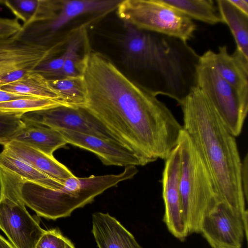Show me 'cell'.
Here are the masks:
<instances>
[{
  "label": "cell",
  "mask_w": 248,
  "mask_h": 248,
  "mask_svg": "<svg viewBox=\"0 0 248 248\" xmlns=\"http://www.w3.org/2000/svg\"><path fill=\"white\" fill-rule=\"evenodd\" d=\"M0 167L17 175L26 181L51 189L61 187L64 182H61L49 177L23 160L3 150L0 152Z\"/></svg>",
  "instance_id": "cell-22"
},
{
  "label": "cell",
  "mask_w": 248,
  "mask_h": 248,
  "mask_svg": "<svg viewBox=\"0 0 248 248\" xmlns=\"http://www.w3.org/2000/svg\"><path fill=\"white\" fill-rule=\"evenodd\" d=\"M57 91L66 106L83 108L86 103V93L81 76L48 80Z\"/></svg>",
  "instance_id": "cell-24"
},
{
  "label": "cell",
  "mask_w": 248,
  "mask_h": 248,
  "mask_svg": "<svg viewBox=\"0 0 248 248\" xmlns=\"http://www.w3.org/2000/svg\"><path fill=\"white\" fill-rule=\"evenodd\" d=\"M57 131L67 143L93 153L105 165L140 166L133 153L119 142L71 130Z\"/></svg>",
  "instance_id": "cell-14"
},
{
  "label": "cell",
  "mask_w": 248,
  "mask_h": 248,
  "mask_svg": "<svg viewBox=\"0 0 248 248\" xmlns=\"http://www.w3.org/2000/svg\"><path fill=\"white\" fill-rule=\"evenodd\" d=\"M201 233L212 248H242L248 228L241 217L218 203L203 218Z\"/></svg>",
  "instance_id": "cell-11"
},
{
  "label": "cell",
  "mask_w": 248,
  "mask_h": 248,
  "mask_svg": "<svg viewBox=\"0 0 248 248\" xmlns=\"http://www.w3.org/2000/svg\"><path fill=\"white\" fill-rule=\"evenodd\" d=\"M119 40L122 61L129 68L154 76L155 95L177 85L185 73L186 49L181 40L139 30L124 23Z\"/></svg>",
  "instance_id": "cell-3"
},
{
  "label": "cell",
  "mask_w": 248,
  "mask_h": 248,
  "mask_svg": "<svg viewBox=\"0 0 248 248\" xmlns=\"http://www.w3.org/2000/svg\"><path fill=\"white\" fill-rule=\"evenodd\" d=\"M0 89L26 96L52 99L63 103L60 95L50 85L48 80L32 70L29 71L18 80Z\"/></svg>",
  "instance_id": "cell-21"
},
{
  "label": "cell",
  "mask_w": 248,
  "mask_h": 248,
  "mask_svg": "<svg viewBox=\"0 0 248 248\" xmlns=\"http://www.w3.org/2000/svg\"><path fill=\"white\" fill-rule=\"evenodd\" d=\"M137 166H127L117 174L75 175L64 180L56 189L25 181L20 196L26 206L39 216L56 220L70 216L77 209L93 202L96 197L120 183L133 178L138 173Z\"/></svg>",
  "instance_id": "cell-4"
},
{
  "label": "cell",
  "mask_w": 248,
  "mask_h": 248,
  "mask_svg": "<svg viewBox=\"0 0 248 248\" xmlns=\"http://www.w3.org/2000/svg\"><path fill=\"white\" fill-rule=\"evenodd\" d=\"M92 232L98 248H143L134 236L108 213L92 215Z\"/></svg>",
  "instance_id": "cell-16"
},
{
  "label": "cell",
  "mask_w": 248,
  "mask_h": 248,
  "mask_svg": "<svg viewBox=\"0 0 248 248\" xmlns=\"http://www.w3.org/2000/svg\"><path fill=\"white\" fill-rule=\"evenodd\" d=\"M26 97L29 96L14 93L0 88V103Z\"/></svg>",
  "instance_id": "cell-32"
},
{
  "label": "cell",
  "mask_w": 248,
  "mask_h": 248,
  "mask_svg": "<svg viewBox=\"0 0 248 248\" xmlns=\"http://www.w3.org/2000/svg\"><path fill=\"white\" fill-rule=\"evenodd\" d=\"M21 119L24 122L38 124L56 130H71L119 142L94 116L83 108L60 106L25 113Z\"/></svg>",
  "instance_id": "cell-10"
},
{
  "label": "cell",
  "mask_w": 248,
  "mask_h": 248,
  "mask_svg": "<svg viewBox=\"0 0 248 248\" xmlns=\"http://www.w3.org/2000/svg\"><path fill=\"white\" fill-rule=\"evenodd\" d=\"M241 184L244 196L248 201V156L246 154L242 160L241 166Z\"/></svg>",
  "instance_id": "cell-31"
},
{
  "label": "cell",
  "mask_w": 248,
  "mask_h": 248,
  "mask_svg": "<svg viewBox=\"0 0 248 248\" xmlns=\"http://www.w3.org/2000/svg\"><path fill=\"white\" fill-rule=\"evenodd\" d=\"M35 248H76L68 238L56 228L46 230Z\"/></svg>",
  "instance_id": "cell-28"
},
{
  "label": "cell",
  "mask_w": 248,
  "mask_h": 248,
  "mask_svg": "<svg viewBox=\"0 0 248 248\" xmlns=\"http://www.w3.org/2000/svg\"><path fill=\"white\" fill-rule=\"evenodd\" d=\"M83 29L76 31L69 35L64 48V63L61 78L80 76L79 68L82 58L79 51L85 39Z\"/></svg>",
  "instance_id": "cell-25"
},
{
  "label": "cell",
  "mask_w": 248,
  "mask_h": 248,
  "mask_svg": "<svg viewBox=\"0 0 248 248\" xmlns=\"http://www.w3.org/2000/svg\"><path fill=\"white\" fill-rule=\"evenodd\" d=\"M60 106L65 105L60 101L26 97L0 103V111L23 115L28 112Z\"/></svg>",
  "instance_id": "cell-26"
},
{
  "label": "cell",
  "mask_w": 248,
  "mask_h": 248,
  "mask_svg": "<svg viewBox=\"0 0 248 248\" xmlns=\"http://www.w3.org/2000/svg\"><path fill=\"white\" fill-rule=\"evenodd\" d=\"M180 147L178 143L165 159L162 173V197L164 203L163 221L170 232L183 241L188 235L184 217L179 189Z\"/></svg>",
  "instance_id": "cell-12"
},
{
  "label": "cell",
  "mask_w": 248,
  "mask_h": 248,
  "mask_svg": "<svg viewBox=\"0 0 248 248\" xmlns=\"http://www.w3.org/2000/svg\"><path fill=\"white\" fill-rule=\"evenodd\" d=\"M23 115L0 111V144L3 146L14 140L24 126Z\"/></svg>",
  "instance_id": "cell-27"
},
{
  "label": "cell",
  "mask_w": 248,
  "mask_h": 248,
  "mask_svg": "<svg viewBox=\"0 0 248 248\" xmlns=\"http://www.w3.org/2000/svg\"><path fill=\"white\" fill-rule=\"evenodd\" d=\"M122 0H61V8L52 19L22 26L14 35L25 43L50 47L59 40L56 36L62 28L78 17L89 14H107L116 9Z\"/></svg>",
  "instance_id": "cell-9"
},
{
  "label": "cell",
  "mask_w": 248,
  "mask_h": 248,
  "mask_svg": "<svg viewBox=\"0 0 248 248\" xmlns=\"http://www.w3.org/2000/svg\"><path fill=\"white\" fill-rule=\"evenodd\" d=\"M237 9L248 15V0H229Z\"/></svg>",
  "instance_id": "cell-33"
},
{
  "label": "cell",
  "mask_w": 248,
  "mask_h": 248,
  "mask_svg": "<svg viewBox=\"0 0 248 248\" xmlns=\"http://www.w3.org/2000/svg\"><path fill=\"white\" fill-rule=\"evenodd\" d=\"M0 248H15L13 245L0 235Z\"/></svg>",
  "instance_id": "cell-34"
},
{
  "label": "cell",
  "mask_w": 248,
  "mask_h": 248,
  "mask_svg": "<svg viewBox=\"0 0 248 248\" xmlns=\"http://www.w3.org/2000/svg\"><path fill=\"white\" fill-rule=\"evenodd\" d=\"M21 26L16 18L0 17V38L15 35L21 30Z\"/></svg>",
  "instance_id": "cell-29"
},
{
  "label": "cell",
  "mask_w": 248,
  "mask_h": 248,
  "mask_svg": "<svg viewBox=\"0 0 248 248\" xmlns=\"http://www.w3.org/2000/svg\"><path fill=\"white\" fill-rule=\"evenodd\" d=\"M116 10L124 23L186 43L196 29L193 20L162 0H122Z\"/></svg>",
  "instance_id": "cell-7"
},
{
  "label": "cell",
  "mask_w": 248,
  "mask_h": 248,
  "mask_svg": "<svg viewBox=\"0 0 248 248\" xmlns=\"http://www.w3.org/2000/svg\"><path fill=\"white\" fill-rule=\"evenodd\" d=\"M178 143L181 153L179 189L185 222L188 235L199 233L204 217L219 202L205 164L183 128Z\"/></svg>",
  "instance_id": "cell-5"
},
{
  "label": "cell",
  "mask_w": 248,
  "mask_h": 248,
  "mask_svg": "<svg viewBox=\"0 0 248 248\" xmlns=\"http://www.w3.org/2000/svg\"><path fill=\"white\" fill-rule=\"evenodd\" d=\"M196 82L230 132L235 137L238 136L242 131L248 109L242 105L231 86L203 54L200 56L197 66Z\"/></svg>",
  "instance_id": "cell-8"
},
{
  "label": "cell",
  "mask_w": 248,
  "mask_h": 248,
  "mask_svg": "<svg viewBox=\"0 0 248 248\" xmlns=\"http://www.w3.org/2000/svg\"><path fill=\"white\" fill-rule=\"evenodd\" d=\"M79 70L86 93L83 108L133 153L140 166L168 157L183 126L164 103L100 52L86 51Z\"/></svg>",
  "instance_id": "cell-1"
},
{
  "label": "cell",
  "mask_w": 248,
  "mask_h": 248,
  "mask_svg": "<svg viewBox=\"0 0 248 248\" xmlns=\"http://www.w3.org/2000/svg\"><path fill=\"white\" fill-rule=\"evenodd\" d=\"M217 6L223 23L229 27L236 49L248 58V15L234 7L229 0H217Z\"/></svg>",
  "instance_id": "cell-20"
},
{
  "label": "cell",
  "mask_w": 248,
  "mask_h": 248,
  "mask_svg": "<svg viewBox=\"0 0 248 248\" xmlns=\"http://www.w3.org/2000/svg\"><path fill=\"white\" fill-rule=\"evenodd\" d=\"M3 150L59 182H63L65 179L74 175L53 155H48L23 142L12 140L4 145Z\"/></svg>",
  "instance_id": "cell-17"
},
{
  "label": "cell",
  "mask_w": 248,
  "mask_h": 248,
  "mask_svg": "<svg viewBox=\"0 0 248 248\" xmlns=\"http://www.w3.org/2000/svg\"><path fill=\"white\" fill-rule=\"evenodd\" d=\"M236 93L242 105L248 109V58L236 49L230 54L226 46L215 52L203 54Z\"/></svg>",
  "instance_id": "cell-15"
},
{
  "label": "cell",
  "mask_w": 248,
  "mask_h": 248,
  "mask_svg": "<svg viewBox=\"0 0 248 248\" xmlns=\"http://www.w3.org/2000/svg\"><path fill=\"white\" fill-rule=\"evenodd\" d=\"M0 4L7 8L27 26L48 21L57 14L61 0H0Z\"/></svg>",
  "instance_id": "cell-18"
},
{
  "label": "cell",
  "mask_w": 248,
  "mask_h": 248,
  "mask_svg": "<svg viewBox=\"0 0 248 248\" xmlns=\"http://www.w3.org/2000/svg\"><path fill=\"white\" fill-rule=\"evenodd\" d=\"M192 20L216 25L223 23L217 6L212 0H162Z\"/></svg>",
  "instance_id": "cell-23"
},
{
  "label": "cell",
  "mask_w": 248,
  "mask_h": 248,
  "mask_svg": "<svg viewBox=\"0 0 248 248\" xmlns=\"http://www.w3.org/2000/svg\"><path fill=\"white\" fill-rule=\"evenodd\" d=\"M179 105L183 113V128L205 164L219 203L239 215L248 227L247 201L241 184L242 160L235 137L197 86L191 89Z\"/></svg>",
  "instance_id": "cell-2"
},
{
  "label": "cell",
  "mask_w": 248,
  "mask_h": 248,
  "mask_svg": "<svg viewBox=\"0 0 248 248\" xmlns=\"http://www.w3.org/2000/svg\"><path fill=\"white\" fill-rule=\"evenodd\" d=\"M60 40L50 47H44L23 42L14 36L0 38V74L13 70H32L42 61L58 55L66 44Z\"/></svg>",
  "instance_id": "cell-13"
},
{
  "label": "cell",
  "mask_w": 248,
  "mask_h": 248,
  "mask_svg": "<svg viewBox=\"0 0 248 248\" xmlns=\"http://www.w3.org/2000/svg\"><path fill=\"white\" fill-rule=\"evenodd\" d=\"M24 123L13 140L23 142L49 155L67 144L55 129L34 123Z\"/></svg>",
  "instance_id": "cell-19"
},
{
  "label": "cell",
  "mask_w": 248,
  "mask_h": 248,
  "mask_svg": "<svg viewBox=\"0 0 248 248\" xmlns=\"http://www.w3.org/2000/svg\"><path fill=\"white\" fill-rule=\"evenodd\" d=\"M29 70L24 69L13 70L0 74V88L14 82L24 76Z\"/></svg>",
  "instance_id": "cell-30"
},
{
  "label": "cell",
  "mask_w": 248,
  "mask_h": 248,
  "mask_svg": "<svg viewBox=\"0 0 248 248\" xmlns=\"http://www.w3.org/2000/svg\"><path fill=\"white\" fill-rule=\"evenodd\" d=\"M25 181L0 167V230L15 248H35L46 230L21 199L20 188Z\"/></svg>",
  "instance_id": "cell-6"
}]
</instances>
